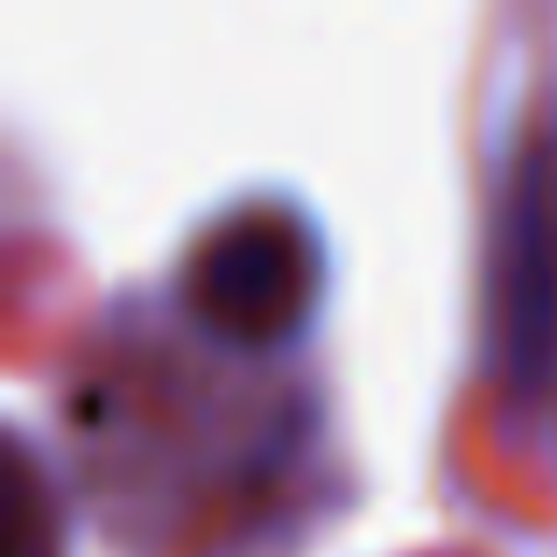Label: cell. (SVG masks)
<instances>
[{
    "label": "cell",
    "instance_id": "obj_1",
    "mask_svg": "<svg viewBox=\"0 0 557 557\" xmlns=\"http://www.w3.org/2000/svg\"><path fill=\"white\" fill-rule=\"evenodd\" d=\"M494 354L522 395H557V127L516 149L494 226Z\"/></svg>",
    "mask_w": 557,
    "mask_h": 557
},
{
    "label": "cell",
    "instance_id": "obj_2",
    "mask_svg": "<svg viewBox=\"0 0 557 557\" xmlns=\"http://www.w3.org/2000/svg\"><path fill=\"white\" fill-rule=\"evenodd\" d=\"M190 297L233 339H283L318 297V247L297 219H233L198 247Z\"/></svg>",
    "mask_w": 557,
    "mask_h": 557
}]
</instances>
